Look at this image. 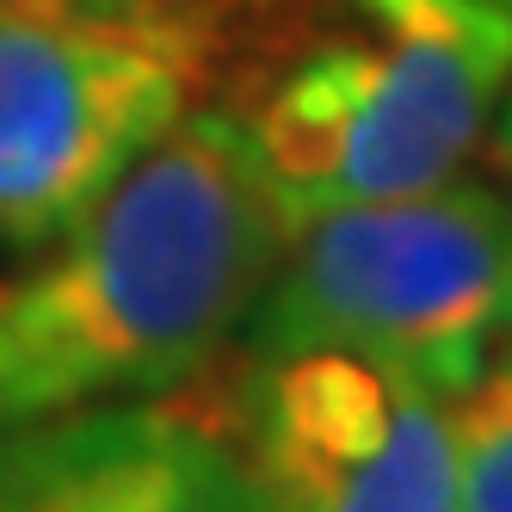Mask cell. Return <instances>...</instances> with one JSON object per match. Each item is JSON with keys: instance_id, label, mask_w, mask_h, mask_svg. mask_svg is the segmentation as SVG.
<instances>
[{"instance_id": "cell-1", "label": "cell", "mask_w": 512, "mask_h": 512, "mask_svg": "<svg viewBox=\"0 0 512 512\" xmlns=\"http://www.w3.org/2000/svg\"><path fill=\"white\" fill-rule=\"evenodd\" d=\"M284 210L235 112L192 105L0 284V401L13 426L198 383L247 334L284 253Z\"/></svg>"}, {"instance_id": "cell-2", "label": "cell", "mask_w": 512, "mask_h": 512, "mask_svg": "<svg viewBox=\"0 0 512 512\" xmlns=\"http://www.w3.org/2000/svg\"><path fill=\"white\" fill-rule=\"evenodd\" d=\"M340 13L346 25L253 62L235 112L284 223L445 186L512 93L500 0H340Z\"/></svg>"}, {"instance_id": "cell-3", "label": "cell", "mask_w": 512, "mask_h": 512, "mask_svg": "<svg viewBox=\"0 0 512 512\" xmlns=\"http://www.w3.org/2000/svg\"><path fill=\"white\" fill-rule=\"evenodd\" d=\"M340 346L438 401L512 358V198L445 179L414 198L290 223L247 352Z\"/></svg>"}, {"instance_id": "cell-4", "label": "cell", "mask_w": 512, "mask_h": 512, "mask_svg": "<svg viewBox=\"0 0 512 512\" xmlns=\"http://www.w3.org/2000/svg\"><path fill=\"white\" fill-rule=\"evenodd\" d=\"M229 0H0V247H44L229 68Z\"/></svg>"}, {"instance_id": "cell-5", "label": "cell", "mask_w": 512, "mask_h": 512, "mask_svg": "<svg viewBox=\"0 0 512 512\" xmlns=\"http://www.w3.org/2000/svg\"><path fill=\"white\" fill-rule=\"evenodd\" d=\"M247 358L229 426L272 512H457L451 414L432 389L340 346Z\"/></svg>"}, {"instance_id": "cell-6", "label": "cell", "mask_w": 512, "mask_h": 512, "mask_svg": "<svg viewBox=\"0 0 512 512\" xmlns=\"http://www.w3.org/2000/svg\"><path fill=\"white\" fill-rule=\"evenodd\" d=\"M0 512H272L229 414L149 401L56 414L13 432Z\"/></svg>"}, {"instance_id": "cell-7", "label": "cell", "mask_w": 512, "mask_h": 512, "mask_svg": "<svg viewBox=\"0 0 512 512\" xmlns=\"http://www.w3.org/2000/svg\"><path fill=\"white\" fill-rule=\"evenodd\" d=\"M457 445V512H512V358L445 401Z\"/></svg>"}, {"instance_id": "cell-8", "label": "cell", "mask_w": 512, "mask_h": 512, "mask_svg": "<svg viewBox=\"0 0 512 512\" xmlns=\"http://www.w3.org/2000/svg\"><path fill=\"white\" fill-rule=\"evenodd\" d=\"M482 149H488V161L500 167V179L512 186V93L500 99V112H494V124H488V142H482Z\"/></svg>"}, {"instance_id": "cell-9", "label": "cell", "mask_w": 512, "mask_h": 512, "mask_svg": "<svg viewBox=\"0 0 512 512\" xmlns=\"http://www.w3.org/2000/svg\"><path fill=\"white\" fill-rule=\"evenodd\" d=\"M13 432H19V426L7 420V401H0V469H7V451H13Z\"/></svg>"}, {"instance_id": "cell-10", "label": "cell", "mask_w": 512, "mask_h": 512, "mask_svg": "<svg viewBox=\"0 0 512 512\" xmlns=\"http://www.w3.org/2000/svg\"><path fill=\"white\" fill-rule=\"evenodd\" d=\"M500 7H512V0H500Z\"/></svg>"}]
</instances>
